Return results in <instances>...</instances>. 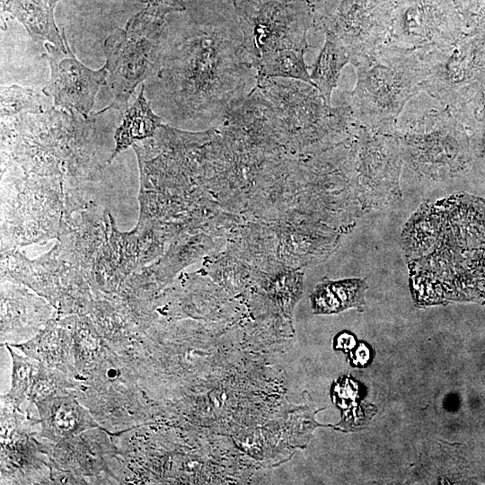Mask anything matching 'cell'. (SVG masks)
<instances>
[{
  "mask_svg": "<svg viewBox=\"0 0 485 485\" xmlns=\"http://www.w3.org/2000/svg\"><path fill=\"white\" fill-rule=\"evenodd\" d=\"M229 25L194 29L165 48L158 75L182 113L225 116L255 87L240 25Z\"/></svg>",
  "mask_w": 485,
  "mask_h": 485,
  "instance_id": "obj_1",
  "label": "cell"
},
{
  "mask_svg": "<svg viewBox=\"0 0 485 485\" xmlns=\"http://www.w3.org/2000/svg\"><path fill=\"white\" fill-rule=\"evenodd\" d=\"M357 84L348 104L355 119L390 132L407 102L422 91L428 70L419 54L388 41L356 61Z\"/></svg>",
  "mask_w": 485,
  "mask_h": 485,
  "instance_id": "obj_2",
  "label": "cell"
},
{
  "mask_svg": "<svg viewBox=\"0 0 485 485\" xmlns=\"http://www.w3.org/2000/svg\"><path fill=\"white\" fill-rule=\"evenodd\" d=\"M419 56L428 70L422 91L472 126L485 102V20L464 30L449 48Z\"/></svg>",
  "mask_w": 485,
  "mask_h": 485,
  "instance_id": "obj_3",
  "label": "cell"
},
{
  "mask_svg": "<svg viewBox=\"0 0 485 485\" xmlns=\"http://www.w3.org/2000/svg\"><path fill=\"white\" fill-rule=\"evenodd\" d=\"M166 13L146 6L132 16L124 29L106 38L103 52L112 101L106 107L122 115L136 87L158 74L167 45Z\"/></svg>",
  "mask_w": 485,
  "mask_h": 485,
  "instance_id": "obj_4",
  "label": "cell"
},
{
  "mask_svg": "<svg viewBox=\"0 0 485 485\" xmlns=\"http://www.w3.org/2000/svg\"><path fill=\"white\" fill-rule=\"evenodd\" d=\"M233 4L253 68L269 53L307 49V31L315 24L312 1L233 0Z\"/></svg>",
  "mask_w": 485,
  "mask_h": 485,
  "instance_id": "obj_5",
  "label": "cell"
},
{
  "mask_svg": "<svg viewBox=\"0 0 485 485\" xmlns=\"http://www.w3.org/2000/svg\"><path fill=\"white\" fill-rule=\"evenodd\" d=\"M301 82L257 78L256 86L272 106L278 131L293 128L306 139H312L346 129L352 124L354 116L348 104L327 106L314 86Z\"/></svg>",
  "mask_w": 485,
  "mask_h": 485,
  "instance_id": "obj_6",
  "label": "cell"
},
{
  "mask_svg": "<svg viewBox=\"0 0 485 485\" xmlns=\"http://www.w3.org/2000/svg\"><path fill=\"white\" fill-rule=\"evenodd\" d=\"M396 134L413 164L424 171H460L472 160L465 128L445 108L424 111L404 133Z\"/></svg>",
  "mask_w": 485,
  "mask_h": 485,
  "instance_id": "obj_7",
  "label": "cell"
},
{
  "mask_svg": "<svg viewBox=\"0 0 485 485\" xmlns=\"http://www.w3.org/2000/svg\"><path fill=\"white\" fill-rule=\"evenodd\" d=\"M464 22L451 0H392L389 41L419 55L453 45Z\"/></svg>",
  "mask_w": 485,
  "mask_h": 485,
  "instance_id": "obj_8",
  "label": "cell"
},
{
  "mask_svg": "<svg viewBox=\"0 0 485 485\" xmlns=\"http://www.w3.org/2000/svg\"><path fill=\"white\" fill-rule=\"evenodd\" d=\"M324 8L314 12L315 24L340 39L352 65L390 40L392 0H339Z\"/></svg>",
  "mask_w": 485,
  "mask_h": 485,
  "instance_id": "obj_9",
  "label": "cell"
},
{
  "mask_svg": "<svg viewBox=\"0 0 485 485\" xmlns=\"http://www.w3.org/2000/svg\"><path fill=\"white\" fill-rule=\"evenodd\" d=\"M44 46L46 53L42 57L49 65L50 79L42 93L53 99L55 107L89 119L95 96L107 82L105 65L99 70H92L75 57L68 44L66 50L48 42Z\"/></svg>",
  "mask_w": 485,
  "mask_h": 485,
  "instance_id": "obj_10",
  "label": "cell"
},
{
  "mask_svg": "<svg viewBox=\"0 0 485 485\" xmlns=\"http://www.w3.org/2000/svg\"><path fill=\"white\" fill-rule=\"evenodd\" d=\"M2 12L8 13L36 40H47L66 50L67 40L65 31L58 30L55 19V6L46 0H1Z\"/></svg>",
  "mask_w": 485,
  "mask_h": 485,
  "instance_id": "obj_11",
  "label": "cell"
},
{
  "mask_svg": "<svg viewBox=\"0 0 485 485\" xmlns=\"http://www.w3.org/2000/svg\"><path fill=\"white\" fill-rule=\"evenodd\" d=\"M366 289V282L361 278L323 280L310 296L313 310L316 314L338 313L349 308L362 311Z\"/></svg>",
  "mask_w": 485,
  "mask_h": 485,
  "instance_id": "obj_12",
  "label": "cell"
},
{
  "mask_svg": "<svg viewBox=\"0 0 485 485\" xmlns=\"http://www.w3.org/2000/svg\"><path fill=\"white\" fill-rule=\"evenodd\" d=\"M144 90L145 86L142 85L137 100L123 114L122 122L114 137L115 149L107 160L108 163L134 142L154 137L156 130L163 126L162 119L154 113L146 101Z\"/></svg>",
  "mask_w": 485,
  "mask_h": 485,
  "instance_id": "obj_13",
  "label": "cell"
},
{
  "mask_svg": "<svg viewBox=\"0 0 485 485\" xmlns=\"http://www.w3.org/2000/svg\"><path fill=\"white\" fill-rule=\"evenodd\" d=\"M324 33L325 42L313 66L310 77L324 104L331 106V93L337 85L341 69L350 63V58L335 34L329 31H324Z\"/></svg>",
  "mask_w": 485,
  "mask_h": 485,
  "instance_id": "obj_14",
  "label": "cell"
},
{
  "mask_svg": "<svg viewBox=\"0 0 485 485\" xmlns=\"http://www.w3.org/2000/svg\"><path fill=\"white\" fill-rule=\"evenodd\" d=\"M304 52L287 48L265 55L254 66L257 78L282 77L299 80L313 86L304 63Z\"/></svg>",
  "mask_w": 485,
  "mask_h": 485,
  "instance_id": "obj_15",
  "label": "cell"
},
{
  "mask_svg": "<svg viewBox=\"0 0 485 485\" xmlns=\"http://www.w3.org/2000/svg\"><path fill=\"white\" fill-rule=\"evenodd\" d=\"M51 107L46 106L41 95L32 89L15 84L1 87V119L43 113Z\"/></svg>",
  "mask_w": 485,
  "mask_h": 485,
  "instance_id": "obj_16",
  "label": "cell"
},
{
  "mask_svg": "<svg viewBox=\"0 0 485 485\" xmlns=\"http://www.w3.org/2000/svg\"><path fill=\"white\" fill-rule=\"evenodd\" d=\"M145 4L146 6L156 8L168 14L172 12H182L186 9L184 0H123Z\"/></svg>",
  "mask_w": 485,
  "mask_h": 485,
  "instance_id": "obj_17",
  "label": "cell"
},
{
  "mask_svg": "<svg viewBox=\"0 0 485 485\" xmlns=\"http://www.w3.org/2000/svg\"><path fill=\"white\" fill-rule=\"evenodd\" d=\"M459 14L463 16L464 24L471 26L474 23L472 17L477 8L478 0H451Z\"/></svg>",
  "mask_w": 485,
  "mask_h": 485,
  "instance_id": "obj_18",
  "label": "cell"
},
{
  "mask_svg": "<svg viewBox=\"0 0 485 485\" xmlns=\"http://www.w3.org/2000/svg\"><path fill=\"white\" fill-rule=\"evenodd\" d=\"M472 127L478 139L479 151L485 154V102Z\"/></svg>",
  "mask_w": 485,
  "mask_h": 485,
  "instance_id": "obj_19",
  "label": "cell"
},
{
  "mask_svg": "<svg viewBox=\"0 0 485 485\" xmlns=\"http://www.w3.org/2000/svg\"><path fill=\"white\" fill-rule=\"evenodd\" d=\"M48 4L56 6L57 3L59 2L60 0H46Z\"/></svg>",
  "mask_w": 485,
  "mask_h": 485,
  "instance_id": "obj_20",
  "label": "cell"
},
{
  "mask_svg": "<svg viewBox=\"0 0 485 485\" xmlns=\"http://www.w3.org/2000/svg\"><path fill=\"white\" fill-rule=\"evenodd\" d=\"M308 1H311V0H308Z\"/></svg>",
  "mask_w": 485,
  "mask_h": 485,
  "instance_id": "obj_21",
  "label": "cell"
}]
</instances>
